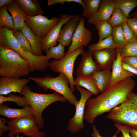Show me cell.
<instances>
[{"mask_svg": "<svg viewBox=\"0 0 137 137\" xmlns=\"http://www.w3.org/2000/svg\"><path fill=\"white\" fill-rule=\"evenodd\" d=\"M135 84V80L129 77L109 87L97 96L89 98L85 105L84 119L93 124L96 117L124 102Z\"/></svg>", "mask_w": 137, "mask_h": 137, "instance_id": "6da1fadb", "label": "cell"}, {"mask_svg": "<svg viewBox=\"0 0 137 137\" xmlns=\"http://www.w3.org/2000/svg\"><path fill=\"white\" fill-rule=\"evenodd\" d=\"M13 30L6 27L0 28V45L13 50L28 62L29 70L45 72L49 67L50 59L46 55L38 56L24 50L13 34Z\"/></svg>", "mask_w": 137, "mask_h": 137, "instance_id": "7a4b0ae2", "label": "cell"}, {"mask_svg": "<svg viewBox=\"0 0 137 137\" xmlns=\"http://www.w3.org/2000/svg\"><path fill=\"white\" fill-rule=\"evenodd\" d=\"M26 99L33 113L34 118L40 128L44 126V119L42 116L43 110L47 106L57 101L65 102L66 98L56 92L50 94H41L31 91V88L26 85L21 92Z\"/></svg>", "mask_w": 137, "mask_h": 137, "instance_id": "3957f363", "label": "cell"}, {"mask_svg": "<svg viewBox=\"0 0 137 137\" xmlns=\"http://www.w3.org/2000/svg\"><path fill=\"white\" fill-rule=\"evenodd\" d=\"M28 62L14 51L0 45V75L21 78L29 73Z\"/></svg>", "mask_w": 137, "mask_h": 137, "instance_id": "277c9868", "label": "cell"}, {"mask_svg": "<svg viewBox=\"0 0 137 137\" xmlns=\"http://www.w3.org/2000/svg\"><path fill=\"white\" fill-rule=\"evenodd\" d=\"M105 118L137 130V94L131 92L126 100L111 110Z\"/></svg>", "mask_w": 137, "mask_h": 137, "instance_id": "5b68a950", "label": "cell"}, {"mask_svg": "<svg viewBox=\"0 0 137 137\" xmlns=\"http://www.w3.org/2000/svg\"><path fill=\"white\" fill-rule=\"evenodd\" d=\"M59 74L55 77L47 75L43 77H29V78L44 90H53L63 96L70 104L75 106L78 100L68 87L70 83L68 79L63 73Z\"/></svg>", "mask_w": 137, "mask_h": 137, "instance_id": "8992f818", "label": "cell"}, {"mask_svg": "<svg viewBox=\"0 0 137 137\" xmlns=\"http://www.w3.org/2000/svg\"><path fill=\"white\" fill-rule=\"evenodd\" d=\"M85 52L83 46H81L72 52L66 54L62 59L58 60H54L49 64V67L52 71L62 73L65 75L69 81L70 88L72 93L75 91V89L73 76L75 62L79 55H82Z\"/></svg>", "mask_w": 137, "mask_h": 137, "instance_id": "52a82bcc", "label": "cell"}, {"mask_svg": "<svg viewBox=\"0 0 137 137\" xmlns=\"http://www.w3.org/2000/svg\"><path fill=\"white\" fill-rule=\"evenodd\" d=\"M9 128V137L20 133L29 137H44L45 133L40 131L34 117H28L11 120L7 122Z\"/></svg>", "mask_w": 137, "mask_h": 137, "instance_id": "ba28073f", "label": "cell"}, {"mask_svg": "<svg viewBox=\"0 0 137 137\" xmlns=\"http://www.w3.org/2000/svg\"><path fill=\"white\" fill-rule=\"evenodd\" d=\"M75 89L78 90L80 94V98L76 105L75 114L69 120L67 128L72 134L79 132L84 128L83 122L85 105L87 100L93 94L81 87L76 86Z\"/></svg>", "mask_w": 137, "mask_h": 137, "instance_id": "9c48e42d", "label": "cell"}, {"mask_svg": "<svg viewBox=\"0 0 137 137\" xmlns=\"http://www.w3.org/2000/svg\"><path fill=\"white\" fill-rule=\"evenodd\" d=\"M59 20V18L57 16L49 19L46 16L38 15L32 17L27 16L25 22L37 36L43 39Z\"/></svg>", "mask_w": 137, "mask_h": 137, "instance_id": "30bf717a", "label": "cell"}, {"mask_svg": "<svg viewBox=\"0 0 137 137\" xmlns=\"http://www.w3.org/2000/svg\"><path fill=\"white\" fill-rule=\"evenodd\" d=\"M92 38L91 31L85 27L84 19L81 17L73 34L71 44L66 54L72 52L81 46L88 45Z\"/></svg>", "mask_w": 137, "mask_h": 137, "instance_id": "8fae6325", "label": "cell"}, {"mask_svg": "<svg viewBox=\"0 0 137 137\" xmlns=\"http://www.w3.org/2000/svg\"><path fill=\"white\" fill-rule=\"evenodd\" d=\"M72 15L62 14L60 16L58 23L49 31L46 36L42 39V50L45 52L50 47L57 45L62 26L73 16Z\"/></svg>", "mask_w": 137, "mask_h": 137, "instance_id": "7c38bea8", "label": "cell"}, {"mask_svg": "<svg viewBox=\"0 0 137 137\" xmlns=\"http://www.w3.org/2000/svg\"><path fill=\"white\" fill-rule=\"evenodd\" d=\"M30 80L29 78L2 77L0 78V95H6L11 92H17L21 94L23 88Z\"/></svg>", "mask_w": 137, "mask_h": 137, "instance_id": "4fadbf2b", "label": "cell"}, {"mask_svg": "<svg viewBox=\"0 0 137 137\" xmlns=\"http://www.w3.org/2000/svg\"><path fill=\"white\" fill-rule=\"evenodd\" d=\"M116 48H107L93 52L94 61L101 70L112 68L114 61L116 59Z\"/></svg>", "mask_w": 137, "mask_h": 137, "instance_id": "5bb4252c", "label": "cell"}, {"mask_svg": "<svg viewBox=\"0 0 137 137\" xmlns=\"http://www.w3.org/2000/svg\"><path fill=\"white\" fill-rule=\"evenodd\" d=\"M82 55L81 61L75 72L77 76H90L101 70L93 59V52L88 50Z\"/></svg>", "mask_w": 137, "mask_h": 137, "instance_id": "9a60e30c", "label": "cell"}, {"mask_svg": "<svg viewBox=\"0 0 137 137\" xmlns=\"http://www.w3.org/2000/svg\"><path fill=\"white\" fill-rule=\"evenodd\" d=\"M81 17L78 15H73L61 28L59 37L57 40L64 47L72 43L73 34Z\"/></svg>", "mask_w": 137, "mask_h": 137, "instance_id": "2e32d148", "label": "cell"}, {"mask_svg": "<svg viewBox=\"0 0 137 137\" xmlns=\"http://www.w3.org/2000/svg\"><path fill=\"white\" fill-rule=\"evenodd\" d=\"M115 7L113 0H101L100 8L96 13L88 19V23L94 24L98 22L107 21Z\"/></svg>", "mask_w": 137, "mask_h": 137, "instance_id": "e0dca14e", "label": "cell"}, {"mask_svg": "<svg viewBox=\"0 0 137 137\" xmlns=\"http://www.w3.org/2000/svg\"><path fill=\"white\" fill-rule=\"evenodd\" d=\"M117 52L116 59L114 61L112 64L109 87L121 80L129 77H134L135 75L133 73L122 67V58L119 52Z\"/></svg>", "mask_w": 137, "mask_h": 137, "instance_id": "ac0fdd59", "label": "cell"}, {"mask_svg": "<svg viewBox=\"0 0 137 137\" xmlns=\"http://www.w3.org/2000/svg\"><path fill=\"white\" fill-rule=\"evenodd\" d=\"M0 115L11 120L28 117H34L32 110L29 105L21 109L9 108L3 104H0Z\"/></svg>", "mask_w": 137, "mask_h": 137, "instance_id": "d6986e66", "label": "cell"}, {"mask_svg": "<svg viewBox=\"0 0 137 137\" xmlns=\"http://www.w3.org/2000/svg\"><path fill=\"white\" fill-rule=\"evenodd\" d=\"M6 6L13 19L14 25L13 30H20L24 25L27 15L15 0Z\"/></svg>", "mask_w": 137, "mask_h": 137, "instance_id": "ffe728a7", "label": "cell"}, {"mask_svg": "<svg viewBox=\"0 0 137 137\" xmlns=\"http://www.w3.org/2000/svg\"><path fill=\"white\" fill-rule=\"evenodd\" d=\"M20 30L29 41L31 46L32 53L37 56H43L42 45V39L37 36L28 26L25 22Z\"/></svg>", "mask_w": 137, "mask_h": 137, "instance_id": "44dd1931", "label": "cell"}, {"mask_svg": "<svg viewBox=\"0 0 137 137\" xmlns=\"http://www.w3.org/2000/svg\"><path fill=\"white\" fill-rule=\"evenodd\" d=\"M15 1L27 16L32 17L44 14L37 0Z\"/></svg>", "mask_w": 137, "mask_h": 137, "instance_id": "7402d4cb", "label": "cell"}, {"mask_svg": "<svg viewBox=\"0 0 137 137\" xmlns=\"http://www.w3.org/2000/svg\"><path fill=\"white\" fill-rule=\"evenodd\" d=\"M112 72L108 69L95 72L92 75L99 92L102 93L109 87Z\"/></svg>", "mask_w": 137, "mask_h": 137, "instance_id": "603a6c76", "label": "cell"}, {"mask_svg": "<svg viewBox=\"0 0 137 137\" xmlns=\"http://www.w3.org/2000/svg\"><path fill=\"white\" fill-rule=\"evenodd\" d=\"M74 85L83 87L96 95L99 92L92 75L89 76H77L74 83Z\"/></svg>", "mask_w": 137, "mask_h": 137, "instance_id": "cb8c5ba5", "label": "cell"}, {"mask_svg": "<svg viewBox=\"0 0 137 137\" xmlns=\"http://www.w3.org/2000/svg\"><path fill=\"white\" fill-rule=\"evenodd\" d=\"M116 45L114 43L112 36L111 35L103 40L96 44H92L88 46L89 50L93 52L107 48H116Z\"/></svg>", "mask_w": 137, "mask_h": 137, "instance_id": "d4e9b609", "label": "cell"}, {"mask_svg": "<svg viewBox=\"0 0 137 137\" xmlns=\"http://www.w3.org/2000/svg\"><path fill=\"white\" fill-rule=\"evenodd\" d=\"M111 35L118 51H119L128 43L124 38L122 25L113 27Z\"/></svg>", "mask_w": 137, "mask_h": 137, "instance_id": "484cf974", "label": "cell"}, {"mask_svg": "<svg viewBox=\"0 0 137 137\" xmlns=\"http://www.w3.org/2000/svg\"><path fill=\"white\" fill-rule=\"evenodd\" d=\"M85 8L83 10L82 16L89 19L95 14L98 11L101 4V0H83Z\"/></svg>", "mask_w": 137, "mask_h": 137, "instance_id": "4316f807", "label": "cell"}, {"mask_svg": "<svg viewBox=\"0 0 137 137\" xmlns=\"http://www.w3.org/2000/svg\"><path fill=\"white\" fill-rule=\"evenodd\" d=\"M115 7L120 9L127 17H130V12L137 6V0H113Z\"/></svg>", "mask_w": 137, "mask_h": 137, "instance_id": "83f0119b", "label": "cell"}, {"mask_svg": "<svg viewBox=\"0 0 137 137\" xmlns=\"http://www.w3.org/2000/svg\"><path fill=\"white\" fill-rule=\"evenodd\" d=\"M98 31V41H101L111 35L113 27L108 21H101L94 24Z\"/></svg>", "mask_w": 137, "mask_h": 137, "instance_id": "f1b7e54d", "label": "cell"}, {"mask_svg": "<svg viewBox=\"0 0 137 137\" xmlns=\"http://www.w3.org/2000/svg\"><path fill=\"white\" fill-rule=\"evenodd\" d=\"M128 19L122 10L115 7L112 16L107 21L113 27L122 25L127 22Z\"/></svg>", "mask_w": 137, "mask_h": 137, "instance_id": "f546056e", "label": "cell"}, {"mask_svg": "<svg viewBox=\"0 0 137 137\" xmlns=\"http://www.w3.org/2000/svg\"><path fill=\"white\" fill-rule=\"evenodd\" d=\"M3 27L13 30L14 28L12 17L7 12L6 6L0 8V28Z\"/></svg>", "mask_w": 137, "mask_h": 137, "instance_id": "4dcf8cb0", "label": "cell"}, {"mask_svg": "<svg viewBox=\"0 0 137 137\" xmlns=\"http://www.w3.org/2000/svg\"><path fill=\"white\" fill-rule=\"evenodd\" d=\"M64 47L60 43L56 46L51 47L45 52L46 56L49 59L53 58L56 60H60L66 55Z\"/></svg>", "mask_w": 137, "mask_h": 137, "instance_id": "1f68e13d", "label": "cell"}, {"mask_svg": "<svg viewBox=\"0 0 137 137\" xmlns=\"http://www.w3.org/2000/svg\"><path fill=\"white\" fill-rule=\"evenodd\" d=\"M6 101H11L16 103L18 106L23 107L29 105L24 96L21 97L12 93H10L7 96L0 95V104Z\"/></svg>", "mask_w": 137, "mask_h": 137, "instance_id": "d6a6232c", "label": "cell"}, {"mask_svg": "<svg viewBox=\"0 0 137 137\" xmlns=\"http://www.w3.org/2000/svg\"><path fill=\"white\" fill-rule=\"evenodd\" d=\"M118 52L122 58L137 56V41L127 43Z\"/></svg>", "mask_w": 137, "mask_h": 137, "instance_id": "836d02e7", "label": "cell"}, {"mask_svg": "<svg viewBox=\"0 0 137 137\" xmlns=\"http://www.w3.org/2000/svg\"><path fill=\"white\" fill-rule=\"evenodd\" d=\"M13 34L24 50L32 53L31 46L29 41L20 30H13Z\"/></svg>", "mask_w": 137, "mask_h": 137, "instance_id": "e575fe53", "label": "cell"}, {"mask_svg": "<svg viewBox=\"0 0 137 137\" xmlns=\"http://www.w3.org/2000/svg\"><path fill=\"white\" fill-rule=\"evenodd\" d=\"M123 32L125 39L128 43L134 42L137 41L136 37L129 26L127 22L122 25Z\"/></svg>", "mask_w": 137, "mask_h": 137, "instance_id": "d590c367", "label": "cell"}, {"mask_svg": "<svg viewBox=\"0 0 137 137\" xmlns=\"http://www.w3.org/2000/svg\"><path fill=\"white\" fill-rule=\"evenodd\" d=\"M122 62L137 70V56L127 57L122 58Z\"/></svg>", "mask_w": 137, "mask_h": 137, "instance_id": "8d00e7d4", "label": "cell"}, {"mask_svg": "<svg viewBox=\"0 0 137 137\" xmlns=\"http://www.w3.org/2000/svg\"><path fill=\"white\" fill-rule=\"evenodd\" d=\"M47 2V5L48 6H50L56 4H63L65 2H73L80 4L82 7L83 10L85 9V4L82 0H48Z\"/></svg>", "mask_w": 137, "mask_h": 137, "instance_id": "74e56055", "label": "cell"}, {"mask_svg": "<svg viewBox=\"0 0 137 137\" xmlns=\"http://www.w3.org/2000/svg\"><path fill=\"white\" fill-rule=\"evenodd\" d=\"M114 127L121 132L123 137H132L130 135L129 132L131 127L126 125H123L116 123H114Z\"/></svg>", "mask_w": 137, "mask_h": 137, "instance_id": "f35d334b", "label": "cell"}, {"mask_svg": "<svg viewBox=\"0 0 137 137\" xmlns=\"http://www.w3.org/2000/svg\"><path fill=\"white\" fill-rule=\"evenodd\" d=\"M127 22L135 36L137 37V17L128 18Z\"/></svg>", "mask_w": 137, "mask_h": 137, "instance_id": "ab89813d", "label": "cell"}, {"mask_svg": "<svg viewBox=\"0 0 137 137\" xmlns=\"http://www.w3.org/2000/svg\"><path fill=\"white\" fill-rule=\"evenodd\" d=\"M92 128L93 132L91 134L92 137H102L100 135L99 130L97 129L96 126L92 124ZM119 130L117 129L115 134L112 137H123L122 135L120 137H118L117 135L120 132Z\"/></svg>", "mask_w": 137, "mask_h": 137, "instance_id": "60d3db41", "label": "cell"}, {"mask_svg": "<svg viewBox=\"0 0 137 137\" xmlns=\"http://www.w3.org/2000/svg\"><path fill=\"white\" fill-rule=\"evenodd\" d=\"M6 121L5 118H0V137L2 136L4 132L9 130L8 126L5 125Z\"/></svg>", "mask_w": 137, "mask_h": 137, "instance_id": "b9f144b4", "label": "cell"}, {"mask_svg": "<svg viewBox=\"0 0 137 137\" xmlns=\"http://www.w3.org/2000/svg\"><path fill=\"white\" fill-rule=\"evenodd\" d=\"M122 67L129 71L133 73L135 75H137V70L130 66L122 62Z\"/></svg>", "mask_w": 137, "mask_h": 137, "instance_id": "7bdbcfd3", "label": "cell"}, {"mask_svg": "<svg viewBox=\"0 0 137 137\" xmlns=\"http://www.w3.org/2000/svg\"><path fill=\"white\" fill-rule=\"evenodd\" d=\"M13 1V0H0V7L6 6L11 3Z\"/></svg>", "mask_w": 137, "mask_h": 137, "instance_id": "ee69618b", "label": "cell"}, {"mask_svg": "<svg viewBox=\"0 0 137 137\" xmlns=\"http://www.w3.org/2000/svg\"><path fill=\"white\" fill-rule=\"evenodd\" d=\"M130 135L132 137H137V130L132 128H130L129 130Z\"/></svg>", "mask_w": 137, "mask_h": 137, "instance_id": "f6af8a7d", "label": "cell"}, {"mask_svg": "<svg viewBox=\"0 0 137 137\" xmlns=\"http://www.w3.org/2000/svg\"><path fill=\"white\" fill-rule=\"evenodd\" d=\"M130 16V17L131 16L132 17H137V10L132 13Z\"/></svg>", "mask_w": 137, "mask_h": 137, "instance_id": "bcb514c9", "label": "cell"}, {"mask_svg": "<svg viewBox=\"0 0 137 137\" xmlns=\"http://www.w3.org/2000/svg\"><path fill=\"white\" fill-rule=\"evenodd\" d=\"M23 136H19V134H18L16 135V137H22ZM15 137V136H11V137Z\"/></svg>", "mask_w": 137, "mask_h": 137, "instance_id": "7dc6e473", "label": "cell"}]
</instances>
